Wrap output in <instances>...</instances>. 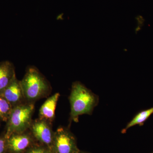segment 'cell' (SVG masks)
<instances>
[{"label": "cell", "instance_id": "obj_7", "mask_svg": "<svg viewBox=\"0 0 153 153\" xmlns=\"http://www.w3.org/2000/svg\"><path fill=\"white\" fill-rule=\"evenodd\" d=\"M10 102L13 107L26 102L20 81L15 77L0 94Z\"/></svg>", "mask_w": 153, "mask_h": 153}, {"label": "cell", "instance_id": "obj_8", "mask_svg": "<svg viewBox=\"0 0 153 153\" xmlns=\"http://www.w3.org/2000/svg\"><path fill=\"white\" fill-rule=\"evenodd\" d=\"M60 95L56 93L47 99L39 110V118L52 123L55 118V110Z\"/></svg>", "mask_w": 153, "mask_h": 153}, {"label": "cell", "instance_id": "obj_10", "mask_svg": "<svg viewBox=\"0 0 153 153\" xmlns=\"http://www.w3.org/2000/svg\"><path fill=\"white\" fill-rule=\"evenodd\" d=\"M153 114V107L140 111L128 123L125 128L122 130V133H124L129 128L134 126L138 125L140 126L143 125L144 123Z\"/></svg>", "mask_w": 153, "mask_h": 153}, {"label": "cell", "instance_id": "obj_3", "mask_svg": "<svg viewBox=\"0 0 153 153\" xmlns=\"http://www.w3.org/2000/svg\"><path fill=\"white\" fill-rule=\"evenodd\" d=\"M35 110V103L26 102L14 106L7 122L5 136L8 138L11 135L29 130Z\"/></svg>", "mask_w": 153, "mask_h": 153}, {"label": "cell", "instance_id": "obj_6", "mask_svg": "<svg viewBox=\"0 0 153 153\" xmlns=\"http://www.w3.org/2000/svg\"><path fill=\"white\" fill-rule=\"evenodd\" d=\"M37 143L29 130L13 134L7 138L8 153H24Z\"/></svg>", "mask_w": 153, "mask_h": 153}, {"label": "cell", "instance_id": "obj_5", "mask_svg": "<svg viewBox=\"0 0 153 153\" xmlns=\"http://www.w3.org/2000/svg\"><path fill=\"white\" fill-rule=\"evenodd\" d=\"M29 130L38 143L52 151L55 132L52 130V124L39 118L33 120Z\"/></svg>", "mask_w": 153, "mask_h": 153}, {"label": "cell", "instance_id": "obj_11", "mask_svg": "<svg viewBox=\"0 0 153 153\" xmlns=\"http://www.w3.org/2000/svg\"><path fill=\"white\" fill-rule=\"evenodd\" d=\"M13 108L5 98L0 95V119L1 120L7 121Z\"/></svg>", "mask_w": 153, "mask_h": 153}, {"label": "cell", "instance_id": "obj_4", "mask_svg": "<svg viewBox=\"0 0 153 153\" xmlns=\"http://www.w3.org/2000/svg\"><path fill=\"white\" fill-rule=\"evenodd\" d=\"M80 150L76 138L68 128L60 127L55 131L52 151L54 153H76Z\"/></svg>", "mask_w": 153, "mask_h": 153}, {"label": "cell", "instance_id": "obj_1", "mask_svg": "<svg viewBox=\"0 0 153 153\" xmlns=\"http://www.w3.org/2000/svg\"><path fill=\"white\" fill-rule=\"evenodd\" d=\"M69 100L71 107L70 122L77 123L80 115L92 114L98 104L99 97L82 83L76 81L71 86Z\"/></svg>", "mask_w": 153, "mask_h": 153}, {"label": "cell", "instance_id": "obj_9", "mask_svg": "<svg viewBox=\"0 0 153 153\" xmlns=\"http://www.w3.org/2000/svg\"><path fill=\"white\" fill-rule=\"evenodd\" d=\"M16 77L13 64L9 61L0 63V94Z\"/></svg>", "mask_w": 153, "mask_h": 153}, {"label": "cell", "instance_id": "obj_14", "mask_svg": "<svg viewBox=\"0 0 153 153\" xmlns=\"http://www.w3.org/2000/svg\"><path fill=\"white\" fill-rule=\"evenodd\" d=\"M76 153H90L88 152H83V151L79 150V152H77Z\"/></svg>", "mask_w": 153, "mask_h": 153}, {"label": "cell", "instance_id": "obj_12", "mask_svg": "<svg viewBox=\"0 0 153 153\" xmlns=\"http://www.w3.org/2000/svg\"><path fill=\"white\" fill-rule=\"evenodd\" d=\"M49 150L45 146L37 143L24 153H48Z\"/></svg>", "mask_w": 153, "mask_h": 153}, {"label": "cell", "instance_id": "obj_15", "mask_svg": "<svg viewBox=\"0 0 153 153\" xmlns=\"http://www.w3.org/2000/svg\"><path fill=\"white\" fill-rule=\"evenodd\" d=\"M48 153H54L52 151L49 150Z\"/></svg>", "mask_w": 153, "mask_h": 153}, {"label": "cell", "instance_id": "obj_16", "mask_svg": "<svg viewBox=\"0 0 153 153\" xmlns=\"http://www.w3.org/2000/svg\"><path fill=\"white\" fill-rule=\"evenodd\" d=\"M152 153H153V152H152Z\"/></svg>", "mask_w": 153, "mask_h": 153}, {"label": "cell", "instance_id": "obj_2", "mask_svg": "<svg viewBox=\"0 0 153 153\" xmlns=\"http://www.w3.org/2000/svg\"><path fill=\"white\" fill-rule=\"evenodd\" d=\"M27 102H33L46 97L51 92L49 82L38 68L30 66L20 81Z\"/></svg>", "mask_w": 153, "mask_h": 153}, {"label": "cell", "instance_id": "obj_13", "mask_svg": "<svg viewBox=\"0 0 153 153\" xmlns=\"http://www.w3.org/2000/svg\"><path fill=\"white\" fill-rule=\"evenodd\" d=\"M0 153H8L7 138L4 134L0 137Z\"/></svg>", "mask_w": 153, "mask_h": 153}]
</instances>
